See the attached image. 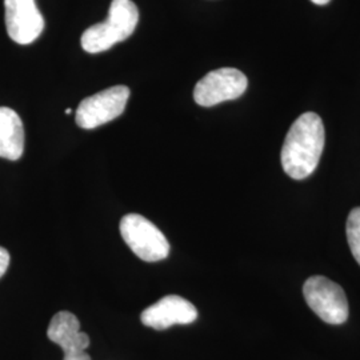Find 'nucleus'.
<instances>
[{
  "mask_svg": "<svg viewBox=\"0 0 360 360\" xmlns=\"http://www.w3.org/2000/svg\"><path fill=\"white\" fill-rule=\"evenodd\" d=\"M324 141L321 116L314 112L299 116L288 131L282 148L284 172L295 180L309 178L319 165Z\"/></svg>",
  "mask_w": 360,
  "mask_h": 360,
  "instance_id": "1",
  "label": "nucleus"
},
{
  "mask_svg": "<svg viewBox=\"0 0 360 360\" xmlns=\"http://www.w3.org/2000/svg\"><path fill=\"white\" fill-rule=\"evenodd\" d=\"M139 22V10L131 0H112L107 19L94 25L82 35V47L89 53L107 51L129 39Z\"/></svg>",
  "mask_w": 360,
  "mask_h": 360,
  "instance_id": "2",
  "label": "nucleus"
},
{
  "mask_svg": "<svg viewBox=\"0 0 360 360\" xmlns=\"http://www.w3.org/2000/svg\"><path fill=\"white\" fill-rule=\"evenodd\" d=\"M120 233L131 251L144 262H159L168 257L169 243L153 221L139 214H129L120 220Z\"/></svg>",
  "mask_w": 360,
  "mask_h": 360,
  "instance_id": "3",
  "label": "nucleus"
},
{
  "mask_svg": "<svg viewBox=\"0 0 360 360\" xmlns=\"http://www.w3.org/2000/svg\"><path fill=\"white\" fill-rule=\"evenodd\" d=\"M303 295L323 322L343 324L348 319L347 296L339 284L326 276H311L303 285Z\"/></svg>",
  "mask_w": 360,
  "mask_h": 360,
  "instance_id": "4",
  "label": "nucleus"
},
{
  "mask_svg": "<svg viewBox=\"0 0 360 360\" xmlns=\"http://www.w3.org/2000/svg\"><path fill=\"white\" fill-rule=\"evenodd\" d=\"M129 98V89L115 86L82 101L77 105V124L83 129L101 127L122 115Z\"/></svg>",
  "mask_w": 360,
  "mask_h": 360,
  "instance_id": "5",
  "label": "nucleus"
},
{
  "mask_svg": "<svg viewBox=\"0 0 360 360\" xmlns=\"http://www.w3.org/2000/svg\"><path fill=\"white\" fill-rule=\"evenodd\" d=\"M248 86L243 72L236 68H219L200 79L193 90L195 102L202 107H214L219 103L240 98Z\"/></svg>",
  "mask_w": 360,
  "mask_h": 360,
  "instance_id": "6",
  "label": "nucleus"
},
{
  "mask_svg": "<svg viewBox=\"0 0 360 360\" xmlns=\"http://www.w3.org/2000/svg\"><path fill=\"white\" fill-rule=\"evenodd\" d=\"M8 37L18 44H31L41 35L44 19L35 0H4Z\"/></svg>",
  "mask_w": 360,
  "mask_h": 360,
  "instance_id": "7",
  "label": "nucleus"
},
{
  "mask_svg": "<svg viewBox=\"0 0 360 360\" xmlns=\"http://www.w3.org/2000/svg\"><path fill=\"white\" fill-rule=\"evenodd\" d=\"M49 339L60 346L63 360H91L86 349L90 346L89 335L80 331V322L77 316L68 311L58 312L49 326Z\"/></svg>",
  "mask_w": 360,
  "mask_h": 360,
  "instance_id": "8",
  "label": "nucleus"
},
{
  "mask_svg": "<svg viewBox=\"0 0 360 360\" xmlns=\"http://www.w3.org/2000/svg\"><path fill=\"white\" fill-rule=\"evenodd\" d=\"M198 318V309L191 302L178 295L162 297L142 312V323L158 331L175 324H191Z\"/></svg>",
  "mask_w": 360,
  "mask_h": 360,
  "instance_id": "9",
  "label": "nucleus"
},
{
  "mask_svg": "<svg viewBox=\"0 0 360 360\" xmlns=\"http://www.w3.org/2000/svg\"><path fill=\"white\" fill-rule=\"evenodd\" d=\"M25 151V127L13 108L0 107V158L19 160Z\"/></svg>",
  "mask_w": 360,
  "mask_h": 360,
  "instance_id": "10",
  "label": "nucleus"
},
{
  "mask_svg": "<svg viewBox=\"0 0 360 360\" xmlns=\"http://www.w3.org/2000/svg\"><path fill=\"white\" fill-rule=\"evenodd\" d=\"M346 231L349 250L360 266V207L354 208L349 212Z\"/></svg>",
  "mask_w": 360,
  "mask_h": 360,
  "instance_id": "11",
  "label": "nucleus"
},
{
  "mask_svg": "<svg viewBox=\"0 0 360 360\" xmlns=\"http://www.w3.org/2000/svg\"><path fill=\"white\" fill-rule=\"evenodd\" d=\"M8 266H10V254L6 248L0 247V278L6 274Z\"/></svg>",
  "mask_w": 360,
  "mask_h": 360,
  "instance_id": "12",
  "label": "nucleus"
},
{
  "mask_svg": "<svg viewBox=\"0 0 360 360\" xmlns=\"http://www.w3.org/2000/svg\"><path fill=\"white\" fill-rule=\"evenodd\" d=\"M312 3H315V4H319V6H324V4H327V3H330L331 0H311Z\"/></svg>",
  "mask_w": 360,
  "mask_h": 360,
  "instance_id": "13",
  "label": "nucleus"
},
{
  "mask_svg": "<svg viewBox=\"0 0 360 360\" xmlns=\"http://www.w3.org/2000/svg\"><path fill=\"white\" fill-rule=\"evenodd\" d=\"M71 112H72L71 108H67V110H65V114H71Z\"/></svg>",
  "mask_w": 360,
  "mask_h": 360,
  "instance_id": "14",
  "label": "nucleus"
}]
</instances>
